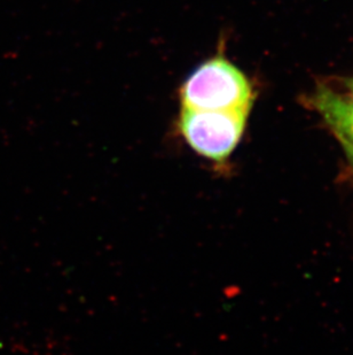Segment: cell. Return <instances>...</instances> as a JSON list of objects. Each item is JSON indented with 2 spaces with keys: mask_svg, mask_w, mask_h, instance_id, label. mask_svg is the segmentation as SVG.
<instances>
[{
  "mask_svg": "<svg viewBox=\"0 0 353 355\" xmlns=\"http://www.w3.org/2000/svg\"><path fill=\"white\" fill-rule=\"evenodd\" d=\"M181 107L202 111L250 110L253 87L242 71L221 54L199 64L179 89Z\"/></svg>",
  "mask_w": 353,
  "mask_h": 355,
  "instance_id": "obj_1",
  "label": "cell"
},
{
  "mask_svg": "<svg viewBox=\"0 0 353 355\" xmlns=\"http://www.w3.org/2000/svg\"><path fill=\"white\" fill-rule=\"evenodd\" d=\"M249 112L181 107L176 121V134L195 155L223 168L244 136Z\"/></svg>",
  "mask_w": 353,
  "mask_h": 355,
  "instance_id": "obj_2",
  "label": "cell"
},
{
  "mask_svg": "<svg viewBox=\"0 0 353 355\" xmlns=\"http://www.w3.org/2000/svg\"><path fill=\"white\" fill-rule=\"evenodd\" d=\"M312 103L333 129L344 150L353 148V96H344L321 87L314 94Z\"/></svg>",
  "mask_w": 353,
  "mask_h": 355,
  "instance_id": "obj_3",
  "label": "cell"
},
{
  "mask_svg": "<svg viewBox=\"0 0 353 355\" xmlns=\"http://www.w3.org/2000/svg\"><path fill=\"white\" fill-rule=\"evenodd\" d=\"M345 85H347V89H349V91H350L353 96V78L345 80Z\"/></svg>",
  "mask_w": 353,
  "mask_h": 355,
  "instance_id": "obj_4",
  "label": "cell"
},
{
  "mask_svg": "<svg viewBox=\"0 0 353 355\" xmlns=\"http://www.w3.org/2000/svg\"><path fill=\"white\" fill-rule=\"evenodd\" d=\"M345 152H347V155H349V158H350V160L352 161L353 164V148H349V150H345Z\"/></svg>",
  "mask_w": 353,
  "mask_h": 355,
  "instance_id": "obj_5",
  "label": "cell"
}]
</instances>
